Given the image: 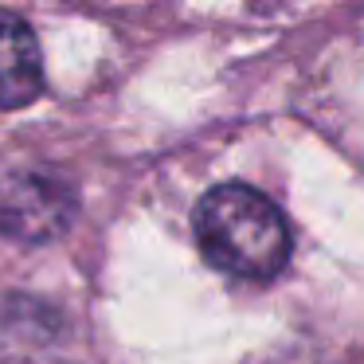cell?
Listing matches in <instances>:
<instances>
[{
	"label": "cell",
	"instance_id": "6da1fadb",
	"mask_svg": "<svg viewBox=\"0 0 364 364\" xmlns=\"http://www.w3.org/2000/svg\"><path fill=\"white\" fill-rule=\"evenodd\" d=\"M196 247L215 270L247 282H267L290 259V223L282 208L251 184H220L192 215Z\"/></svg>",
	"mask_w": 364,
	"mask_h": 364
},
{
	"label": "cell",
	"instance_id": "7a4b0ae2",
	"mask_svg": "<svg viewBox=\"0 0 364 364\" xmlns=\"http://www.w3.org/2000/svg\"><path fill=\"white\" fill-rule=\"evenodd\" d=\"M75 220V192L48 173H9L0 181V235L51 243Z\"/></svg>",
	"mask_w": 364,
	"mask_h": 364
},
{
	"label": "cell",
	"instance_id": "3957f363",
	"mask_svg": "<svg viewBox=\"0 0 364 364\" xmlns=\"http://www.w3.org/2000/svg\"><path fill=\"white\" fill-rule=\"evenodd\" d=\"M43 90V59L32 28L0 9V110L28 106Z\"/></svg>",
	"mask_w": 364,
	"mask_h": 364
}]
</instances>
